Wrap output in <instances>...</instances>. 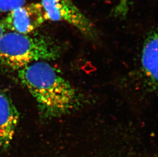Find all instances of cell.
<instances>
[{
	"label": "cell",
	"instance_id": "obj_1",
	"mask_svg": "<svg viewBox=\"0 0 158 157\" xmlns=\"http://www.w3.org/2000/svg\"><path fill=\"white\" fill-rule=\"evenodd\" d=\"M18 77L35 99L44 119L67 114L78 104L74 87L48 61H37L21 68Z\"/></svg>",
	"mask_w": 158,
	"mask_h": 157
},
{
	"label": "cell",
	"instance_id": "obj_2",
	"mask_svg": "<svg viewBox=\"0 0 158 157\" xmlns=\"http://www.w3.org/2000/svg\"><path fill=\"white\" fill-rule=\"evenodd\" d=\"M60 54V48L51 38L40 34L9 31L0 37V61L19 70L40 61H51Z\"/></svg>",
	"mask_w": 158,
	"mask_h": 157
},
{
	"label": "cell",
	"instance_id": "obj_3",
	"mask_svg": "<svg viewBox=\"0 0 158 157\" xmlns=\"http://www.w3.org/2000/svg\"><path fill=\"white\" fill-rule=\"evenodd\" d=\"M46 21L64 22L88 36L94 34L89 19L76 7L72 0H41Z\"/></svg>",
	"mask_w": 158,
	"mask_h": 157
},
{
	"label": "cell",
	"instance_id": "obj_4",
	"mask_svg": "<svg viewBox=\"0 0 158 157\" xmlns=\"http://www.w3.org/2000/svg\"><path fill=\"white\" fill-rule=\"evenodd\" d=\"M45 21L40 3H31L8 12L1 22L6 30L26 34L33 33Z\"/></svg>",
	"mask_w": 158,
	"mask_h": 157
},
{
	"label": "cell",
	"instance_id": "obj_5",
	"mask_svg": "<svg viewBox=\"0 0 158 157\" xmlns=\"http://www.w3.org/2000/svg\"><path fill=\"white\" fill-rule=\"evenodd\" d=\"M19 113L10 96L0 89V147L6 150L12 140Z\"/></svg>",
	"mask_w": 158,
	"mask_h": 157
},
{
	"label": "cell",
	"instance_id": "obj_6",
	"mask_svg": "<svg viewBox=\"0 0 158 157\" xmlns=\"http://www.w3.org/2000/svg\"><path fill=\"white\" fill-rule=\"evenodd\" d=\"M158 34L152 33L143 45L141 56L142 70L148 81L154 87L158 82Z\"/></svg>",
	"mask_w": 158,
	"mask_h": 157
},
{
	"label": "cell",
	"instance_id": "obj_7",
	"mask_svg": "<svg viewBox=\"0 0 158 157\" xmlns=\"http://www.w3.org/2000/svg\"><path fill=\"white\" fill-rule=\"evenodd\" d=\"M26 0H0V12H8L25 4Z\"/></svg>",
	"mask_w": 158,
	"mask_h": 157
},
{
	"label": "cell",
	"instance_id": "obj_8",
	"mask_svg": "<svg viewBox=\"0 0 158 157\" xmlns=\"http://www.w3.org/2000/svg\"><path fill=\"white\" fill-rule=\"evenodd\" d=\"M127 1L128 0H120L115 9V13L118 15H125L127 10Z\"/></svg>",
	"mask_w": 158,
	"mask_h": 157
},
{
	"label": "cell",
	"instance_id": "obj_9",
	"mask_svg": "<svg viewBox=\"0 0 158 157\" xmlns=\"http://www.w3.org/2000/svg\"><path fill=\"white\" fill-rule=\"evenodd\" d=\"M6 32V29L5 28L4 26H3V24L1 22V21L0 22V37H1V36L3 35L5 32Z\"/></svg>",
	"mask_w": 158,
	"mask_h": 157
}]
</instances>
